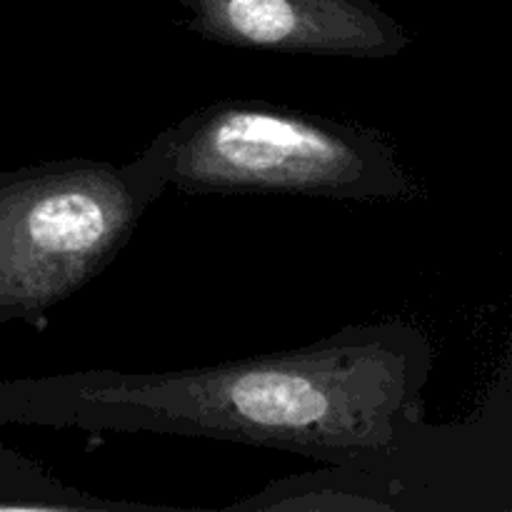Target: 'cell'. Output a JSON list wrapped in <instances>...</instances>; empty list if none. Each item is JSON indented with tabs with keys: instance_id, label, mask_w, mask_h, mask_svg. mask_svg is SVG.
<instances>
[{
	"instance_id": "277c9868",
	"label": "cell",
	"mask_w": 512,
	"mask_h": 512,
	"mask_svg": "<svg viewBox=\"0 0 512 512\" xmlns=\"http://www.w3.org/2000/svg\"><path fill=\"white\" fill-rule=\"evenodd\" d=\"M185 28L210 43L285 55L385 60L410 33L375 0H178Z\"/></svg>"
},
{
	"instance_id": "5b68a950",
	"label": "cell",
	"mask_w": 512,
	"mask_h": 512,
	"mask_svg": "<svg viewBox=\"0 0 512 512\" xmlns=\"http://www.w3.org/2000/svg\"><path fill=\"white\" fill-rule=\"evenodd\" d=\"M238 510H393V503L378 495L358 493L323 478L278 480L255 498L240 500Z\"/></svg>"
},
{
	"instance_id": "7a4b0ae2",
	"label": "cell",
	"mask_w": 512,
	"mask_h": 512,
	"mask_svg": "<svg viewBox=\"0 0 512 512\" xmlns=\"http://www.w3.org/2000/svg\"><path fill=\"white\" fill-rule=\"evenodd\" d=\"M185 195H300L398 203L415 185L380 130L258 98H220L153 138Z\"/></svg>"
},
{
	"instance_id": "3957f363",
	"label": "cell",
	"mask_w": 512,
	"mask_h": 512,
	"mask_svg": "<svg viewBox=\"0 0 512 512\" xmlns=\"http://www.w3.org/2000/svg\"><path fill=\"white\" fill-rule=\"evenodd\" d=\"M165 190L153 140L128 163L65 158L3 170L0 323H43L118 258Z\"/></svg>"
},
{
	"instance_id": "6da1fadb",
	"label": "cell",
	"mask_w": 512,
	"mask_h": 512,
	"mask_svg": "<svg viewBox=\"0 0 512 512\" xmlns=\"http://www.w3.org/2000/svg\"><path fill=\"white\" fill-rule=\"evenodd\" d=\"M428 370L423 335L383 320L200 368L10 380L0 383V425L228 440L355 465L398 450Z\"/></svg>"
}]
</instances>
